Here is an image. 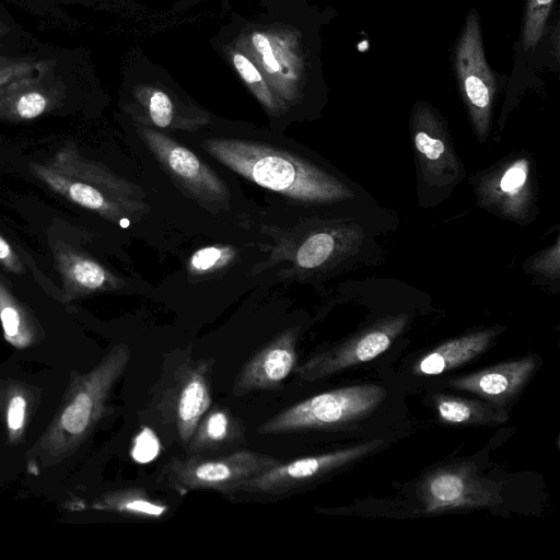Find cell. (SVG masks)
<instances>
[{
  "label": "cell",
  "instance_id": "6da1fadb",
  "mask_svg": "<svg viewBox=\"0 0 560 560\" xmlns=\"http://www.w3.org/2000/svg\"><path fill=\"white\" fill-rule=\"evenodd\" d=\"M202 148L247 180L305 202H331L352 197L334 176L287 151L253 141L208 139Z\"/></svg>",
  "mask_w": 560,
  "mask_h": 560
},
{
  "label": "cell",
  "instance_id": "7a4b0ae2",
  "mask_svg": "<svg viewBox=\"0 0 560 560\" xmlns=\"http://www.w3.org/2000/svg\"><path fill=\"white\" fill-rule=\"evenodd\" d=\"M30 171L54 192L122 226L143 208L133 185L82 155L72 141L47 161L32 162Z\"/></svg>",
  "mask_w": 560,
  "mask_h": 560
},
{
  "label": "cell",
  "instance_id": "3957f363",
  "mask_svg": "<svg viewBox=\"0 0 560 560\" xmlns=\"http://www.w3.org/2000/svg\"><path fill=\"white\" fill-rule=\"evenodd\" d=\"M130 360L128 346H115L89 373L74 377L62 407L36 445L44 458H62L89 435L105 412V402Z\"/></svg>",
  "mask_w": 560,
  "mask_h": 560
},
{
  "label": "cell",
  "instance_id": "277c9868",
  "mask_svg": "<svg viewBox=\"0 0 560 560\" xmlns=\"http://www.w3.org/2000/svg\"><path fill=\"white\" fill-rule=\"evenodd\" d=\"M213 363V359L194 358L189 349L170 353L153 387L147 408L151 421L185 448L211 406Z\"/></svg>",
  "mask_w": 560,
  "mask_h": 560
},
{
  "label": "cell",
  "instance_id": "5b68a950",
  "mask_svg": "<svg viewBox=\"0 0 560 560\" xmlns=\"http://www.w3.org/2000/svg\"><path fill=\"white\" fill-rule=\"evenodd\" d=\"M385 396L386 390L374 384L329 390L281 410L256 431L260 434H283L337 428L368 415Z\"/></svg>",
  "mask_w": 560,
  "mask_h": 560
},
{
  "label": "cell",
  "instance_id": "8992f818",
  "mask_svg": "<svg viewBox=\"0 0 560 560\" xmlns=\"http://www.w3.org/2000/svg\"><path fill=\"white\" fill-rule=\"evenodd\" d=\"M281 460L248 450L221 457L189 455L172 459L164 468L167 483L179 494L190 491L240 492L253 477L270 469Z\"/></svg>",
  "mask_w": 560,
  "mask_h": 560
},
{
  "label": "cell",
  "instance_id": "52a82bcc",
  "mask_svg": "<svg viewBox=\"0 0 560 560\" xmlns=\"http://www.w3.org/2000/svg\"><path fill=\"white\" fill-rule=\"evenodd\" d=\"M455 71L472 120L482 133L490 121L495 80L485 56L480 20L475 9L467 14L456 45Z\"/></svg>",
  "mask_w": 560,
  "mask_h": 560
},
{
  "label": "cell",
  "instance_id": "ba28073f",
  "mask_svg": "<svg viewBox=\"0 0 560 560\" xmlns=\"http://www.w3.org/2000/svg\"><path fill=\"white\" fill-rule=\"evenodd\" d=\"M420 498L425 512L492 506L501 502L499 485L480 478L471 464L450 466L431 472L420 486Z\"/></svg>",
  "mask_w": 560,
  "mask_h": 560
},
{
  "label": "cell",
  "instance_id": "9c48e42d",
  "mask_svg": "<svg viewBox=\"0 0 560 560\" xmlns=\"http://www.w3.org/2000/svg\"><path fill=\"white\" fill-rule=\"evenodd\" d=\"M381 443L382 441H372L291 462H280L270 469L249 479L241 491L273 495L288 493L365 455Z\"/></svg>",
  "mask_w": 560,
  "mask_h": 560
},
{
  "label": "cell",
  "instance_id": "30bf717a",
  "mask_svg": "<svg viewBox=\"0 0 560 560\" xmlns=\"http://www.w3.org/2000/svg\"><path fill=\"white\" fill-rule=\"evenodd\" d=\"M142 138L168 175L191 196L208 202L228 200L224 182L194 152L154 130H142Z\"/></svg>",
  "mask_w": 560,
  "mask_h": 560
},
{
  "label": "cell",
  "instance_id": "8fae6325",
  "mask_svg": "<svg viewBox=\"0 0 560 560\" xmlns=\"http://www.w3.org/2000/svg\"><path fill=\"white\" fill-rule=\"evenodd\" d=\"M406 316H398L329 350L319 352L294 369L303 382H314L346 368L371 361L385 352L404 329Z\"/></svg>",
  "mask_w": 560,
  "mask_h": 560
},
{
  "label": "cell",
  "instance_id": "7c38bea8",
  "mask_svg": "<svg viewBox=\"0 0 560 560\" xmlns=\"http://www.w3.org/2000/svg\"><path fill=\"white\" fill-rule=\"evenodd\" d=\"M298 337L299 329H285L255 353L236 374L232 394L281 388L296 366Z\"/></svg>",
  "mask_w": 560,
  "mask_h": 560
},
{
  "label": "cell",
  "instance_id": "4fadbf2b",
  "mask_svg": "<svg viewBox=\"0 0 560 560\" xmlns=\"http://www.w3.org/2000/svg\"><path fill=\"white\" fill-rule=\"evenodd\" d=\"M55 267L62 284V302L117 289L120 279L96 259L71 244L58 241L51 244Z\"/></svg>",
  "mask_w": 560,
  "mask_h": 560
},
{
  "label": "cell",
  "instance_id": "5bb4252c",
  "mask_svg": "<svg viewBox=\"0 0 560 560\" xmlns=\"http://www.w3.org/2000/svg\"><path fill=\"white\" fill-rule=\"evenodd\" d=\"M65 86L44 77L26 75L0 86V120L21 122L57 108Z\"/></svg>",
  "mask_w": 560,
  "mask_h": 560
},
{
  "label": "cell",
  "instance_id": "9a60e30c",
  "mask_svg": "<svg viewBox=\"0 0 560 560\" xmlns=\"http://www.w3.org/2000/svg\"><path fill=\"white\" fill-rule=\"evenodd\" d=\"M535 366L536 359L525 357L451 380L450 385L500 401L516 394L527 382Z\"/></svg>",
  "mask_w": 560,
  "mask_h": 560
},
{
  "label": "cell",
  "instance_id": "2e32d148",
  "mask_svg": "<svg viewBox=\"0 0 560 560\" xmlns=\"http://www.w3.org/2000/svg\"><path fill=\"white\" fill-rule=\"evenodd\" d=\"M494 335V330L487 329L450 340L422 357L413 366V372L436 375L455 369L482 353Z\"/></svg>",
  "mask_w": 560,
  "mask_h": 560
},
{
  "label": "cell",
  "instance_id": "e0dca14e",
  "mask_svg": "<svg viewBox=\"0 0 560 560\" xmlns=\"http://www.w3.org/2000/svg\"><path fill=\"white\" fill-rule=\"evenodd\" d=\"M244 427L240 419L222 407H214L199 420L186 446L188 455H202L241 441Z\"/></svg>",
  "mask_w": 560,
  "mask_h": 560
},
{
  "label": "cell",
  "instance_id": "ac0fdd59",
  "mask_svg": "<svg viewBox=\"0 0 560 560\" xmlns=\"http://www.w3.org/2000/svg\"><path fill=\"white\" fill-rule=\"evenodd\" d=\"M0 322L4 338L18 349L31 346L37 336L32 314L0 277Z\"/></svg>",
  "mask_w": 560,
  "mask_h": 560
},
{
  "label": "cell",
  "instance_id": "d6986e66",
  "mask_svg": "<svg viewBox=\"0 0 560 560\" xmlns=\"http://www.w3.org/2000/svg\"><path fill=\"white\" fill-rule=\"evenodd\" d=\"M95 510L121 513L143 520H155L166 514L168 506L153 499L144 489L125 488L100 497L92 505Z\"/></svg>",
  "mask_w": 560,
  "mask_h": 560
},
{
  "label": "cell",
  "instance_id": "ffe728a7",
  "mask_svg": "<svg viewBox=\"0 0 560 560\" xmlns=\"http://www.w3.org/2000/svg\"><path fill=\"white\" fill-rule=\"evenodd\" d=\"M435 404L440 418L447 423H498L508 419L503 409L481 401L439 395Z\"/></svg>",
  "mask_w": 560,
  "mask_h": 560
},
{
  "label": "cell",
  "instance_id": "44dd1931",
  "mask_svg": "<svg viewBox=\"0 0 560 560\" xmlns=\"http://www.w3.org/2000/svg\"><path fill=\"white\" fill-rule=\"evenodd\" d=\"M555 0H527L522 33L525 51L535 49L545 33Z\"/></svg>",
  "mask_w": 560,
  "mask_h": 560
},
{
  "label": "cell",
  "instance_id": "7402d4cb",
  "mask_svg": "<svg viewBox=\"0 0 560 560\" xmlns=\"http://www.w3.org/2000/svg\"><path fill=\"white\" fill-rule=\"evenodd\" d=\"M335 248V240L331 234L320 232L311 235L299 247L295 256L296 264L301 268L312 269L323 265Z\"/></svg>",
  "mask_w": 560,
  "mask_h": 560
},
{
  "label": "cell",
  "instance_id": "603a6c76",
  "mask_svg": "<svg viewBox=\"0 0 560 560\" xmlns=\"http://www.w3.org/2000/svg\"><path fill=\"white\" fill-rule=\"evenodd\" d=\"M235 256L229 246H207L196 250L189 259V271L203 275L228 266Z\"/></svg>",
  "mask_w": 560,
  "mask_h": 560
},
{
  "label": "cell",
  "instance_id": "cb8c5ba5",
  "mask_svg": "<svg viewBox=\"0 0 560 560\" xmlns=\"http://www.w3.org/2000/svg\"><path fill=\"white\" fill-rule=\"evenodd\" d=\"M46 68V61H37L35 58L0 56V86L15 79L32 75L35 71H43Z\"/></svg>",
  "mask_w": 560,
  "mask_h": 560
},
{
  "label": "cell",
  "instance_id": "d4e9b609",
  "mask_svg": "<svg viewBox=\"0 0 560 560\" xmlns=\"http://www.w3.org/2000/svg\"><path fill=\"white\" fill-rule=\"evenodd\" d=\"M527 174L528 168L525 160L513 163L501 177L500 191L509 197L516 196L523 190Z\"/></svg>",
  "mask_w": 560,
  "mask_h": 560
},
{
  "label": "cell",
  "instance_id": "484cf974",
  "mask_svg": "<svg viewBox=\"0 0 560 560\" xmlns=\"http://www.w3.org/2000/svg\"><path fill=\"white\" fill-rule=\"evenodd\" d=\"M149 115L152 122L160 128H167L173 121V104L162 91L152 93L149 101Z\"/></svg>",
  "mask_w": 560,
  "mask_h": 560
},
{
  "label": "cell",
  "instance_id": "4316f807",
  "mask_svg": "<svg viewBox=\"0 0 560 560\" xmlns=\"http://www.w3.org/2000/svg\"><path fill=\"white\" fill-rule=\"evenodd\" d=\"M27 402L25 397L16 393L7 404V427L12 438L19 436L25 423Z\"/></svg>",
  "mask_w": 560,
  "mask_h": 560
},
{
  "label": "cell",
  "instance_id": "83f0119b",
  "mask_svg": "<svg viewBox=\"0 0 560 560\" xmlns=\"http://www.w3.org/2000/svg\"><path fill=\"white\" fill-rule=\"evenodd\" d=\"M416 148L425 160L434 162L440 160L445 154V147L440 138L432 137V135L423 129H418L415 136Z\"/></svg>",
  "mask_w": 560,
  "mask_h": 560
},
{
  "label": "cell",
  "instance_id": "f1b7e54d",
  "mask_svg": "<svg viewBox=\"0 0 560 560\" xmlns=\"http://www.w3.org/2000/svg\"><path fill=\"white\" fill-rule=\"evenodd\" d=\"M0 264L13 273H23L24 266L10 244L0 235Z\"/></svg>",
  "mask_w": 560,
  "mask_h": 560
},
{
  "label": "cell",
  "instance_id": "f546056e",
  "mask_svg": "<svg viewBox=\"0 0 560 560\" xmlns=\"http://www.w3.org/2000/svg\"><path fill=\"white\" fill-rule=\"evenodd\" d=\"M253 44L257 51H259L262 56L264 65L270 72H276L279 70V63L276 60L271 45L268 38L262 34H255L253 36Z\"/></svg>",
  "mask_w": 560,
  "mask_h": 560
},
{
  "label": "cell",
  "instance_id": "4dcf8cb0",
  "mask_svg": "<svg viewBox=\"0 0 560 560\" xmlns=\"http://www.w3.org/2000/svg\"><path fill=\"white\" fill-rule=\"evenodd\" d=\"M233 61L237 71L247 83L254 84L261 81L260 73L246 57L241 54H236Z\"/></svg>",
  "mask_w": 560,
  "mask_h": 560
}]
</instances>
